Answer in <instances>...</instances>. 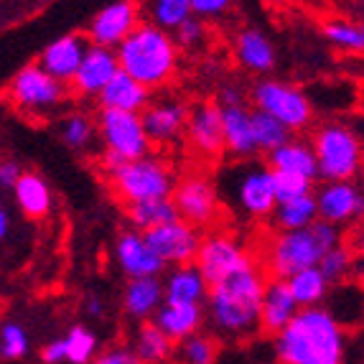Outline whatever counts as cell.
I'll return each instance as SVG.
<instances>
[{"label": "cell", "instance_id": "cell-8", "mask_svg": "<svg viewBox=\"0 0 364 364\" xmlns=\"http://www.w3.org/2000/svg\"><path fill=\"white\" fill-rule=\"evenodd\" d=\"M252 100H255L257 109L270 115L273 120H278L283 128L293 130H304L309 128L311 115V102L304 92L286 82H278V79H267L260 82L252 92Z\"/></svg>", "mask_w": 364, "mask_h": 364}, {"label": "cell", "instance_id": "cell-11", "mask_svg": "<svg viewBox=\"0 0 364 364\" xmlns=\"http://www.w3.org/2000/svg\"><path fill=\"white\" fill-rule=\"evenodd\" d=\"M171 201L176 207L178 219L191 227H207L217 219L219 194L207 176H186L178 181L171 191Z\"/></svg>", "mask_w": 364, "mask_h": 364}, {"label": "cell", "instance_id": "cell-25", "mask_svg": "<svg viewBox=\"0 0 364 364\" xmlns=\"http://www.w3.org/2000/svg\"><path fill=\"white\" fill-rule=\"evenodd\" d=\"M222 138H225V151L235 158H252L255 156V140H252V125H250V112L242 105L222 107Z\"/></svg>", "mask_w": 364, "mask_h": 364}, {"label": "cell", "instance_id": "cell-17", "mask_svg": "<svg viewBox=\"0 0 364 364\" xmlns=\"http://www.w3.org/2000/svg\"><path fill=\"white\" fill-rule=\"evenodd\" d=\"M115 260L120 265V270L128 275L130 280L133 278H158L164 273V260L148 247L146 237L143 232L130 230L122 232L115 242Z\"/></svg>", "mask_w": 364, "mask_h": 364}, {"label": "cell", "instance_id": "cell-14", "mask_svg": "<svg viewBox=\"0 0 364 364\" xmlns=\"http://www.w3.org/2000/svg\"><path fill=\"white\" fill-rule=\"evenodd\" d=\"M143 237H146L148 247L164 260V265H186V262H194L196 250H199L201 242L196 227L186 225L183 219L153 227V230L143 232Z\"/></svg>", "mask_w": 364, "mask_h": 364}, {"label": "cell", "instance_id": "cell-23", "mask_svg": "<svg viewBox=\"0 0 364 364\" xmlns=\"http://www.w3.org/2000/svg\"><path fill=\"white\" fill-rule=\"evenodd\" d=\"M164 286V304H199L207 298V280L199 273V267L194 262L186 265H173L168 275H166Z\"/></svg>", "mask_w": 364, "mask_h": 364}, {"label": "cell", "instance_id": "cell-38", "mask_svg": "<svg viewBox=\"0 0 364 364\" xmlns=\"http://www.w3.org/2000/svg\"><path fill=\"white\" fill-rule=\"evenodd\" d=\"M352 262H354L352 252L346 247H341V245H334L328 252H323V257L318 260L316 267L321 270L328 283H341L349 275V270H352Z\"/></svg>", "mask_w": 364, "mask_h": 364}, {"label": "cell", "instance_id": "cell-31", "mask_svg": "<svg viewBox=\"0 0 364 364\" xmlns=\"http://www.w3.org/2000/svg\"><path fill=\"white\" fill-rule=\"evenodd\" d=\"M130 349L140 359V364H166V359L173 357V341L156 323H143Z\"/></svg>", "mask_w": 364, "mask_h": 364}, {"label": "cell", "instance_id": "cell-52", "mask_svg": "<svg viewBox=\"0 0 364 364\" xmlns=\"http://www.w3.org/2000/svg\"><path fill=\"white\" fill-rule=\"evenodd\" d=\"M0 209H3V207H0Z\"/></svg>", "mask_w": 364, "mask_h": 364}, {"label": "cell", "instance_id": "cell-5", "mask_svg": "<svg viewBox=\"0 0 364 364\" xmlns=\"http://www.w3.org/2000/svg\"><path fill=\"white\" fill-rule=\"evenodd\" d=\"M217 194L245 217L262 219L275 209V173L262 164H237L222 173Z\"/></svg>", "mask_w": 364, "mask_h": 364}, {"label": "cell", "instance_id": "cell-16", "mask_svg": "<svg viewBox=\"0 0 364 364\" xmlns=\"http://www.w3.org/2000/svg\"><path fill=\"white\" fill-rule=\"evenodd\" d=\"M117 72V56L115 49H102V46H90L79 61L77 72L69 79L72 92L79 97H97L105 90L109 79Z\"/></svg>", "mask_w": 364, "mask_h": 364}, {"label": "cell", "instance_id": "cell-19", "mask_svg": "<svg viewBox=\"0 0 364 364\" xmlns=\"http://www.w3.org/2000/svg\"><path fill=\"white\" fill-rule=\"evenodd\" d=\"M188 143L196 153L214 158L225 151V138H222V107L212 102H201L194 109H188L186 128Z\"/></svg>", "mask_w": 364, "mask_h": 364}, {"label": "cell", "instance_id": "cell-9", "mask_svg": "<svg viewBox=\"0 0 364 364\" xmlns=\"http://www.w3.org/2000/svg\"><path fill=\"white\" fill-rule=\"evenodd\" d=\"M97 128L107 153L122 158V161H135V158H143L151 153V140H148L146 130H143L140 112L100 107Z\"/></svg>", "mask_w": 364, "mask_h": 364}, {"label": "cell", "instance_id": "cell-6", "mask_svg": "<svg viewBox=\"0 0 364 364\" xmlns=\"http://www.w3.org/2000/svg\"><path fill=\"white\" fill-rule=\"evenodd\" d=\"M316 171L323 181H352L362 164V146L352 128L328 122L314 135Z\"/></svg>", "mask_w": 364, "mask_h": 364}, {"label": "cell", "instance_id": "cell-29", "mask_svg": "<svg viewBox=\"0 0 364 364\" xmlns=\"http://www.w3.org/2000/svg\"><path fill=\"white\" fill-rule=\"evenodd\" d=\"M13 191H16V201H18V207L23 209L26 217L41 219L49 214L51 191H49V183L43 181L41 176H36V173H21Z\"/></svg>", "mask_w": 364, "mask_h": 364}, {"label": "cell", "instance_id": "cell-21", "mask_svg": "<svg viewBox=\"0 0 364 364\" xmlns=\"http://www.w3.org/2000/svg\"><path fill=\"white\" fill-rule=\"evenodd\" d=\"M298 314V306L293 301L291 291H288L286 280H270L265 283V291H262L260 301V321L257 328L267 331V334H278L280 328H286L293 321V316Z\"/></svg>", "mask_w": 364, "mask_h": 364}, {"label": "cell", "instance_id": "cell-30", "mask_svg": "<svg viewBox=\"0 0 364 364\" xmlns=\"http://www.w3.org/2000/svg\"><path fill=\"white\" fill-rule=\"evenodd\" d=\"M286 283L298 309H314V306H318L323 298H326L328 286H331V283L323 278V273L318 267L298 270L291 278H286Z\"/></svg>", "mask_w": 364, "mask_h": 364}, {"label": "cell", "instance_id": "cell-13", "mask_svg": "<svg viewBox=\"0 0 364 364\" xmlns=\"http://www.w3.org/2000/svg\"><path fill=\"white\" fill-rule=\"evenodd\" d=\"M140 26V8L133 0H117L105 6L87 28V41L102 49H117Z\"/></svg>", "mask_w": 364, "mask_h": 364}, {"label": "cell", "instance_id": "cell-12", "mask_svg": "<svg viewBox=\"0 0 364 364\" xmlns=\"http://www.w3.org/2000/svg\"><path fill=\"white\" fill-rule=\"evenodd\" d=\"M64 97H67V85L56 82L38 64L21 69L11 82V100L16 102V107L28 109V112H46L56 107Z\"/></svg>", "mask_w": 364, "mask_h": 364}, {"label": "cell", "instance_id": "cell-28", "mask_svg": "<svg viewBox=\"0 0 364 364\" xmlns=\"http://www.w3.org/2000/svg\"><path fill=\"white\" fill-rule=\"evenodd\" d=\"M237 59L252 72H270L275 67V49L265 33L247 28L237 36Z\"/></svg>", "mask_w": 364, "mask_h": 364}, {"label": "cell", "instance_id": "cell-40", "mask_svg": "<svg viewBox=\"0 0 364 364\" xmlns=\"http://www.w3.org/2000/svg\"><path fill=\"white\" fill-rule=\"evenodd\" d=\"M0 352L8 359H21L28 354V334L18 323H6L0 328Z\"/></svg>", "mask_w": 364, "mask_h": 364}, {"label": "cell", "instance_id": "cell-33", "mask_svg": "<svg viewBox=\"0 0 364 364\" xmlns=\"http://www.w3.org/2000/svg\"><path fill=\"white\" fill-rule=\"evenodd\" d=\"M273 217H275V227H278L280 232L304 230V227H309L311 222H316V219H318L314 191H311V194H306V196H298V199L275 204Z\"/></svg>", "mask_w": 364, "mask_h": 364}, {"label": "cell", "instance_id": "cell-10", "mask_svg": "<svg viewBox=\"0 0 364 364\" xmlns=\"http://www.w3.org/2000/svg\"><path fill=\"white\" fill-rule=\"evenodd\" d=\"M194 265L204 275L207 286H214L219 280H225L230 275L245 270V267H250L252 260H250V255L242 250V245L237 242V240H232L230 235H209L207 240L199 242Z\"/></svg>", "mask_w": 364, "mask_h": 364}, {"label": "cell", "instance_id": "cell-36", "mask_svg": "<svg viewBox=\"0 0 364 364\" xmlns=\"http://www.w3.org/2000/svg\"><path fill=\"white\" fill-rule=\"evenodd\" d=\"M151 18L158 28H176L178 23L191 18V0H151Z\"/></svg>", "mask_w": 364, "mask_h": 364}, {"label": "cell", "instance_id": "cell-48", "mask_svg": "<svg viewBox=\"0 0 364 364\" xmlns=\"http://www.w3.org/2000/svg\"><path fill=\"white\" fill-rule=\"evenodd\" d=\"M232 105H242V92L235 90V87H227V90H222V105L219 107H232Z\"/></svg>", "mask_w": 364, "mask_h": 364}, {"label": "cell", "instance_id": "cell-7", "mask_svg": "<svg viewBox=\"0 0 364 364\" xmlns=\"http://www.w3.org/2000/svg\"><path fill=\"white\" fill-rule=\"evenodd\" d=\"M107 176L117 199L125 201V204L164 199V196H171V191H173L171 168L166 166V161L153 158L151 153L143 158H135V161H125Z\"/></svg>", "mask_w": 364, "mask_h": 364}, {"label": "cell", "instance_id": "cell-22", "mask_svg": "<svg viewBox=\"0 0 364 364\" xmlns=\"http://www.w3.org/2000/svg\"><path fill=\"white\" fill-rule=\"evenodd\" d=\"M97 100H100V107H102V109L143 112V107L151 102V90L117 69L115 77L109 79L107 85H105V90L97 95Z\"/></svg>", "mask_w": 364, "mask_h": 364}, {"label": "cell", "instance_id": "cell-37", "mask_svg": "<svg viewBox=\"0 0 364 364\" xmlns=\"http://www.w3.org/2000/svg\"><path fill=\"white\" fill-rule=\"evenodd\" d=\"M64 346H67V362L90 364L97 354V336L85 326H74L64 339Z\"/></svg>", "mask_w": 364, "mask_h": 364}, {"label": "cell", "instance_id": "cell-26", "mask_svg": "<svg viewBox=\"0 0 364 364\" xmlns=\"http://www.w3.org/2000/svg\"><path fill=\"white\" fill-rule=\"evenodd\" d=\"M270 171L273 173H286V176L309 178V181H314L318 176L314 151L301 140H288L280 148H275L270 153Z\"/></svg>", "mask_w": 364, "mask_h": 364}, {"label": "cell", "instance_id": "cell-41", "mask_svg": "<svg viewBox=\"0 0 364 364\" xmlns=\"http://www.w3.org/2000/svg\"><path fill=\"white\" fill-rule=\"evenodd\" d=\"M61 135L72 148H87L92 143V135H95V122L87 115H69L64 120Z\"/></svg>", "mask_w": 364, "mask_h": 364}, {"label": "cell", "instance_id": "cell-44", "mask_svg": "<svg viewBox=\"0 0 364 364\" xmlns=\"http://www.w3.org/2000/svg\"><path fill=\"white\" fill-rule=\"evenodd\" d=\"M90 364H140V359L135 357L130 346H112L107 352L95 354V359Z\"/></svg>", "mask_w": 364, "mask_h": 364}, {"label": "cell", "instance_id": "cell-4", "mask_svg": "<svg viewBox=\"0 0 364 364\" xmlns=\"http://www.w3.org/2000/svg\"><path fill=\"white\" fill-rule=\"evenodd\" d=\"M339 245V227L328 225L323 219H316L304 230H288L280 232L270 245V273L275 278L286 280L298 270L306 267H316L323 252Z\"/></svg>", "mask_w": 364, "mask_h": 364}, {"label": "cell", "instance_id": "cell-35", "mask_svg": "<svg viewBox=\"0 0 364 364\" xmlns=\"http://www.w3.org/2000/svg\"><path fill=\"white\" fill-rule=\"evenodd\" d=\"M219 346L212 336L207 334H191L186 339L178 341V346H173V354H176L178 364H214L217 362Z\"/></svg>", "mask_w": 364, "mask_h": 364}, {"label": "cell", "instance_id": "cell-2", "mask_svg": "<svg viewBox=\"0 0 364 364\" xmlns=\"http://www.w3.org/2000/svg\"><path fill=\"white\" fill-rule=\"evenodd\" d=\"M262 291H265V278L255 265L209 286L204 301H209V318L219 334H252L260 321Z\"/></svg>", "mask_w": 364, "mask_h": 364}, {"label": "cell", "instance_id": "cell-49", "mask_svg": "<svg viewBox=\"0 0 364 364\" xmlns=\"http://www.w3.org/2000/svg\"><path fill=\"white\" fill-rule=\"evenodd\" d=\"M87 314H90V316L102 314V304H100L97 298H90V301H87Z\"/></svg>", "mask_w": 364, "mask_h": 364}, {"label": "cell", "instance_id": "cell-15", "mask_svg": "<svg viewBox=\"0 0 364 364\" xmlns=\"http://www.w3.org/2000/svg\"><path fill=\"white\" fill-rule=\"evenodd\" d=\"M188 120V107L176 97H161L156 102H148L140 112V122H143V130H146L151 146H164L176 140L183 133Z\"/></svg>", "mask_w": 364, "mask_h": 364}, {"label": "cell", "instance_id": "cell-51", "mask_svg": "<svg viewBox=\"0 0 364 364\" xmlns=\"http://www.w3.org/2000/svg\"><path fill=\"white\" fill-rule=\"evenodd\" d=\"M357 3H362V0H357Z\"/></svg>", "mask_w": 364, "mask_h": 364}, {"label": "cell", "instance_id": "cell-1", "mask_svg": "<svg viewBox=\"0 0 364 364\" xmlns=\"http://www.w3.org/2000/svg\"><path fill=\"white\" fill-rule=\"evenodd\" d=\"M275 336L283 364H344V328L326 309H298L293 321Z\"/></svg>", "mask_w": 364, "mask_h": 364}, {"label": "cell", "instance_id": "cell-45", "mask_svg": "<svg viewBox=\"0 0 364 364\" xmlns=\"http://www.w3.org/2000/svg\"><path fill=\"white\" fill-rule=\"evenodd\" d=\"M232 6V0H191V13L196 16H219Z\"/></svg>", "mask_w": 364, "mask_h": 364}, {"label": "cell", "instance_id": "cell-20", "mask_svg": "<svg viewBox=\"0 0 364 364\" xmlns=\"http://www.w3.org/2000/svg\"><path fill=\"white\" fill-rule=\"evenodd\" d=\"M87 49H90V41H87L85 36L67 33V36L56 38V41H51L49 46L43 49L38 67L46 74H51L56 82L69 85V79L74 77V72H77L79 61H82Z\"/></svg>", "mask_w": 364, "mask_h": 364}, {"label": "cell", "instance_id": "cell-42", "mask_svg": "<svg viewBox=\"0 0 364 364\" xmlns=\"http://www.w3.org/2000/svg\"><path fill=\"white\" fill-rule=\"evenodd\" d=\"M314 191V181L301 176H286V173H275V204L298 199Z\"/></svg>", "mask_w": 364, "mask_h": 364}, {"label": "cell", "instance_id": "cell-27", "mask_svg": "<svg viewBox=\"0 0 364 364\" xmlns=\"http://www.w3.org/2000/svg\"><path fill=\"white\" fill-rule=\"evenodd\" d=\"M161 304H164V286L158 278H133L122 296L125 314L140 318V321L151 318Z\"/></svg>", "mask_w": 364, "mask_h": 364}, {"label": "cell", "instance_id": "cell-34", "mask_svg": "<svg viewBox=\"0 0 364 364\" xmlns=\"http://www.w3.org/2000/svg\"><path fill=\"white\" fill-rule=\"evenodd\" d=\"M250 125H252V140H255V151L260 153H270L275 148H280L283 143L291 140V130L283 128L278 120H273L270 115L255 109V112H250Z\"/></svg>", "mask_w": 364, "mask_h": 364}, {"label": "cell", "instance_id": "cell-24", "mask_svg": "<svg viewBox=\"0 0 364 364\" xmlns=\"http://www.w3.org/2000/svg\"><path fill=\"white\" fill-rule=\"evenodd\" d=\"M156 326L171 341H181L196 334L204 323V309L199 304H161L156 314Z\"/></svg>", "mask_w": 364, "mask_h": 364}, {"label": "cell", "instance_id": "cell-3", "mask_svg": "<svg viewBox=\"0 0 364 364\" xmlns=\"http://www.w3.org/2000/svg\"><path fill=\"white\" fill-rule=\"evenodd\" d=\"M117 69L133 77L148 90H158L171 82L176 72L178 51L168 31L153 23H140L115 49Z\"/></svg>", "mask_w": 364, "mask_h": 364}, {"label": "cell", "instance_id": "cell-46", "mask_svg": "<svg viewBox=\"0 0 364 364\" xmlns=\"http://www.w3.org/2000/svg\"><path fill=\"white\" fill-rule=\"evenodd\" d=\"M41 359L46 364H61L64 362V359H67V346H64V339H56V341H51L49 346H43Z\"/></svg>", "mask_w": 364, "mask_h": 364}, {"label": "cell", "instance_id": "cell-18", "mask_svg": "<svg viewBox=\"0 0 364 364\" xmlns=\"http://www.w3.org/2000/svg\"><path fill=\"white\" fill-rule=\"evenodd\" d=\"M314 199L318 219L334 227L346 225L362 214V194L352 181H326Z\"/></svg>", "mask_w": 364, "mask_h": 364}, {"label": "cell", "instance_id": "cell-50", "mask_svg": "<svg viewBox=\"0 0 364 364\" xmlns=\"http://www.w3.org/2000/svg\"><path fill=\"white\" fill-rule=\"evenodd\" d=\"M8 235V214L6 209H0V240Z\"/></svg>", "mask_w": 364, "mask_h": 364}, {"label": "cell", "instance_id": "cell-43", "mask_svg": "<svg viewBox=\"0 0 364 364\" xmlns=\"http://www.w3.org/2000/svg\"><path fill=\"white\" fill-rule=\"evenodd\" d=\"M176 38H173V43L176 46H181V49H196V46H201L204 43V38H207V28H204V23L196 18H186L183 23H178L176 28Z\"/></svg>", "mask_w": 364, "mask_h": 364}, {"label": "cell", "instance_id": "cell-39", "mask_svg": "<svg viewBox=\"0 0 364 364\" xmlns=\"http://www.w3.org/2000/svg\"><path fill=\"white\" fill-rule=\"evenodd\" d=\"M323 33L334 46L346 51H362L364 46V31L354 23H344V21H336V23L323 26Z\"/></svg>", "mask_w": 364, "mask_h": 364}, {"label": "cell", "instance_id": "cell-32", "mask_svg": "<svg viewBox=\"0 0 364 364\" xmlns=\"http://www.w3.org/2000/svg\"><path fill=\"white\" fill-rule=\"evenodd\" d=\"M128 219L138 232H148L153 227L176 222L178 212L173 207L171 196H164V199H148L138 201V204H128Z\"/></svg>", "mask_w": 364, "mask_h": 364}, {"label": "cell", "instance_id": "cell-47", "mask_svg": "<svg viewBox=\"0 0 364 364\" xmlns=\"http://www.w3.org/2000/svg\"><path fill=\"white\" fill-rule=\"evenodd\" d=\"M21 173H23V171H21V166L16 164V161H3V164H0V183H3V186L13 188L16 181L21 178Z\"/></svg>", "mask_w": 364, "mask_h": 364}]
</instances>
